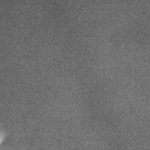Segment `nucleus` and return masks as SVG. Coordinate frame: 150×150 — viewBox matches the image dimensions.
<instances>
[{
  "label": "nucleus",
  "instance_id": "obj_1",
  "mask_svg": "<svg viewBox=\"0 0 150 150\" xmlns=\"http://www.w3.org/2000/svg\"><path fill=\"white\" fill-rule=\"evenodd\" d=\"M6 134L4 131L0 129V144L3 142V141L5 139Z\"/></svg>",
  "mask_w": 150,
  "mask_h": 150
}]
</instances>
